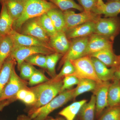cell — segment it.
I'll list each match as a JSON object with an SVG mask.
<instances>
[{
    "instance_id": "1",
    "label": "cell",
    "mask_w": 120,
    "mask_h": 120,
    "mask_svg": "<svg viewBox=\"0 0 120 120\" xmlns=\"http://www.w3.org/2000/svg\"><path fill=\"white\" fill-rule=\"evenodd\" d=\"M62 79L54 80L52 79L42 83L29 90L34 93L36 97L35 103L32 105L30 112L47 105L61 92L63 86Z\"/></svg>"
},
{
    "instance_id": "28",
    "label": "cell",
    "mask_w": 120,
    "mask_h": 120,
    "mask_svg": "<svg viewBox=\"0 0 120 120\" xmlns=\"http://www.w3.org/2000/svg\"><path fill=\"white\" fill-rule=\"evenodd\" d=\"M38 20L43 30L50 37H52L57 32L52 20L46 13L37 17Z\"/></svg>"
},
{
    "instance_id": "33",
    "label": "cell",
    "mask_w": 120,
    "mask_h": 120,
    "mask_svg": "<svg viewBox=\"0 0 120 120\" xmlns=\"http://www.w3.org/2000/svg\"><path fill=\"white\" fill-rule=\"evenodd\" d=\"M21 78L23 79H29L37 70L33 65L24 61L20 66Z\"/></svg>"
},
{
    "instance_id": "27",
    "label": "cell",
    "mask_w": 120,
    "mask_h": 120,
    "mask_svg": "<svg viewBox=\"0 0 120 120\" xmlns=\"http://www.w3.org/2000/svg\"><path fill=\"white\" fill-rule=\"evenodd\" d=\"M120 13V0L110 1L105 4L104 8L97 13L98 15H103L106 17L117 16Z\"/></svg>"
},
{
    "instance_id": "11",
    "label": "cell",
    "mask_w": 120,
    "mask_h": 120,
    "mask_svg": "<svg viewBox=\"0 0 120 120\" xmlns=\"http://www.w3.org/2000/svg\"><path fill=\"white\" fill-rule=\"evenodd\" d=\"M113 41L105 37L94 34L90 35L83 56L105 49L113 50Z\"/></svg>"
},
{
    "instance_id": "16",
    "label": "cell",
    "mask_w": 120,
    "mask_h": 120,
    "mask_svg": "<svg viewBox=\"0 0 120 120\" xmlns=\"http://www.w3.org/2000/svg\"><path fill=\"white\" fill-rule=\"evenodd\" d=\"M95 73L102 82L113 80L116 67L108 68V67L97 58L90 57Z\"/></svg>"
},
{
    "instance_id": "38",
    "label": "cell",
    "mask_w": 120,
    "mask_h": 120,
    "mask_svg": "<svg viewBox=\"0 0 120 120\" xmlns=\"http://www.w3.org/2000/svg\"><path fill=\"white\" fill-rule=\"evenodd\" d=\"M36 101V97L34 93L28 90L26 97L22 101L26 105H32L35 103Z\"/></svg>"
},
{
    "instance_id": "25",
    "label": "cell",
    "mask_w": 120,
    "mask_h": 120,
    "mask_svg": "<svg viewBox=\"0 0 120 120\" xmlns=\"http://www.w3.org/2000/svg\"><path fill=\"white\" fill-rule=\"evenodd\" d=\"M13 46L12 41L9 35L0 39V70L5 60L11 55Z\"/></svg>"
},
{
    "instance_id": "35",
    "label": "cell",
    "mask_w": 120,
    "mask_h": 120,
    "mask_svg": "<svg viewBox=\"0 0 120 120\" xmlns=\"http://www.w3.org/2000/svg\"><path fill=\"white\" fill-rule=\"evenodd\" d=\"M49 80L44 73L37 69L29 79L28 84L33 86L47 82Z\"/></svg>"
},
{
    "instance_id": "45",
    "label": "cell",
    "mask_w": 120,
    "mask_h": 120,
    "mask_svg": "<svg viewBox=\"0 0 120 120\" xmlns=\"http://www.w3.org/2000/svg\"><path fill=\"white\" fill-rule=\"evenodd\" d=\"M56 120H66L65 119L62 118H59L56 119Z\"/></svg>"
},
{
    "instance_id": "30",
    "label": "cell",
    "mask_w": 120,
    "mask_h": 120,
    "mask_svg": "<svg viewBox=\"0 0 120 120\" xmlns=\"http://www.w3.org/2000/svg\"><path fill=\"white\" fill-rule=\"evenodd\" d=\"M55 5L61 11H64L71 8L82 12L83 9L81 5L77 4L74 0H48Z\"/></svg>"
},
{
    "instance_id": "18",
    "label": "cell",
    "mask_w": 120,
    "mask_h": 120,
    "mask_svg": "<svg viewBox=\"0 0 120 120\" xmlns=\"http://www.w3.org/2000/svg\"><path fill=\"white\" fill-rule=\"evenodd\" d=\"M16 63L11 55L4 62L0 70V95L10 79L12 71Z\"/></svg>"
},
{
    "instance_id": "10",
    "label": "cell",
    "mask_w": 120,
    "mask_h": 120,
    "mask_svg": "<svg viewBox=\"0 0 120 120\" xmlns=\"http://www.w3.org/2000/svg\"><path fill=\"white\" fill-rule=\"evenodd\" d=\"M18 32L22 34L32 36L49 44L50 37L42 27L37 17L26 21Z\"/></svg>"
},
{
    "instance_id": "40",
    "label": "cell",
    "mask_w": 120,
    "mask_h": 120,
    "mask_svg": "<svg viewBox=\"0 0 120 120\" xmlns=\"http://www.w3.org/2000/svg\"><path fill=\"white\" fill-rule=\"evenodd\" d=\"M105 5V4L104 3L102 0H97V6L94 10L93 11V12L97 14L98 11L104 8Z\"/></svg>"
},
{
    "instance_id": "20",
    "label": "cell",
    "mask_w": 120,
    "mask_h": 120,
    "mask_svg": "<svg viewBox=\"0 0 120 120\" xmlns=\"http://www.w3.org/2000/svg\"><path fill=\"white\" fill-rule=\"evenodd\" d=\"M26 1L8 0L3 2L6 5L9 14L13 20V22L19 19L22 14Z\"/></svg>"
},
{
    "instance_id": "23",
    "label": "cell",
    "mask_w": 120,
    "mask_h": 120,
    "mask_svg": "<svg viewBox=\"0 0 120 120\" xmlns=\"http://www.w3.org/2000/svg\"><path fill=\"white\" fill-rule=\"evenodd\" d=\"M87 101L86 99L75 102L64 108L59 113L66 120H74L82 106Z\"/></svg>"
},
{
    "instance_id": "50",
    "label": "cell",
    "mask_w": 120,
    "mask_h": 120,
    "mask_svg": "<svg viewBox=\"0 0 120 120\" xmlns=\"http://www.w3.org/2000/svg\"></svg>"
},
{
    "instance_id": "39",
    "label": "cell",
    "mask_w": 120,
    "mask_h": 120,
    "mask_svg": "<svg viewBox=\"0 0 120 120\" xmlns=\"http://www.w3.org/2000/svg\"><path fill=\"white\" fill-rule=\"evenodd\" d=\"M28 90L29 88L27 89H22L20 90L16 95V98L21 101H23L28 92Z\"/></svg>"
},
{
    "instance_id": "49",
    "label": "cell",
    "mask_w": 120,
    "mask_h": 120,
    "mask_svg": "<svg viewBox=\"0 0 120 120\" xmlns=\"http://www.w3.org/2000/svg\"><path fill=\"white\" fill-rule=\"evenodd\" d=\"M1 38H0V39Z\"/></svg>"
},
{
    "instance_id": "29",
    "label": "cell",
    "mask_w": 120,
    "mask_h": 120,
    "mask_svg": "<svg viewBox=\"0 0 120 120\" xmlns=\"http://www.w3.org/2000/svg\"><path fill=\"white\" fill-rule=\"evenodd\" d=\"M63 56V54L57 52L46 56V69L52 79H53L56 75V65L60 58Z\"/></svg>"
},
{
    "instance_id": "22",
    "label": "cell",
    "mask_w": 120,
    "mask_h": 120,
    "mask_svg": "<svg viewBox=\"0 0 120 120\" xmlns=\"http://www.w3.org/2000/svg\"><path fill=\"white\" fill-rule=\"evenodd\" d=\"M46 13L52 20L57 32H65V21L62 11L57 8H55L49 10Z\"/></svg>"
},
{
    "instance_id": "26",
    "label": "cell",
    "mask_w": 120,
    "mask_h": 120,
    "mask_svg": "<svg viewBox=\"0 0 120 120\" xmlns=\"http://www.w3.org/2000/svg\"><path fill=\"white\" fill-rule=\"evenodd\" d=\"M75 88L74 93V99L80 95L88 91H93L95 89L98 83L92 80L87 79H80Z\"/></svg>"
},
{
    "instance_id": "32",
    "label": "cell",
    "mask_w": 120,
    "mask_h": 120,
    "mask_svg": "<svg viewBox=\"0 0 120 120\" xmlns=\"http://www.w3.org/2000/svg\"><path fill=\"white\" fill-rule=\"evenodd\" d=\"M46 60L45 55L37 54L30 56L26 58L24 61L32 65H37L46 69Z\"/></svg>"
},
{
    "instance_id": "34",
    "label": "cell",
    "mask_w": 120,
    "mask_h": 120,
    "mask_svg": "<svg viewBox=\"0 0 120 120\" xmlns=\"http://www.w3.org/2000/svg\"><path fill=\"white\" fill-rule=\"evenodd\" d=\"M75 71V67L71 61L67 60L64 63L63 67L60 73L56 75L54 78L52 79L54 80L62 79L66 76L72 75Z\"/></svg>"
},
{
    "instance_id": "46",
    "label": "cell",
    "mask_w": 120,
    "mask_h": 120,
    "mask_svg": "<svg viewBox=\"0 0 120 120\" xmlns=\"http://www.w3.org/2000/svg\"><path fill=\"white\" fill-rule=\"evenodd\" d=\"M7 0H0V3L1 4H2V3H3V2Z\"/></svg>"
},
{
    "instance_id": "51",
    "label": "cell",
    "mask_w": 120,
    "mask_h": 120,
    "mask_svg": "<svg viewBox=\"0 0 120 120\" xmlns=\"http://www.w3.org/2000/svg\"></svg>"
},
{
    "instance_id": "48",
    "label": "cell",
    "mask_w": 120,
    "mask_h": 120,
    "mask_svg": "<svg viewBox=\"0 0 120 120\" xmlns=\"http://www.w3.org/2000/svg\"><path fill=\"white\" fill-rule=\"evenodd\" d=\"M77 120H79V119H77Z\"/></svg>"
},
{
    "instance_id": "13",
    "label": "cell",
    "mask_w": 120,
    "mask_h": 120,
    "mask_svg": "<svg viewBox=\"0 0 120 120\" xmlns=\"http://www.w3.org/2000/svg\"><path fill=\"white\" fill-rule=\"evenodd\" d=\"M8 35L12 41L13 45L43 46L51 47L49 43L40 41L32 36L22 34L14 30H12Z\"/></svg>"
},
{
    "instance_id": "47",
    "label": "cell",
    "mask_w": 120,
    "mask_h": 120,
    "mask_svg": "<svg viewBox=\"0 0 120 120\" xmlns=\"http://www.w3.org/2000/svg\"><path fill=\"white\" fill-rule=\"evenodd\" d=\"M110 0L111 1H118L119 0Z\"/></svg>"
},
{
    "instance_id": "42",
    "label": "cell",
    "mask_w": 120,
    "mask_h": 120,
    "mask_svg": "<svg viewBox=\"0 0 120 120\" xmlns=\"http://www.w3.org/2000/svg\"><path fill=\"white\" fill-rule=\"evenodd\" d=\"M114 80L120 81V64L116 67L114 76L113 80Z\"/></svg>"
},
{
    "instance_id": "9",
    "label": "cell",
    "mask_w": 120,
    "mask_h": 120,
    "mask_svg": "<svg viewBox=\"0 0 120 120\" xmlns=\"http://www.w3.org/2000/svg\"><path fill=\"white\" fill-rule=\"evenodd\" d=\"M90 36L72 39L68 52L62 57L60 63V67L67 60H76L83 56L86 48Z\"/></svg>"
},
{
    "instance_id": "3",
    "label": "cell",
    "mask_w": 120,
    "mask_h": 120,
    "mask_svg": "<svg viewBox=\"0 0 120 120\" xmlns=\"http://www.w3.org/2000/svg\"><path fill=\"white\" fill-rule=\"evenodd\" d=\"M75 90V88L62 91L47 105L30 112V118L34 120H45L54 110L74 99Z\"/></svg>"
},
{
    "instance_id": "2",
    "label": "cell",
    "mask_w": 120,
    "mask_h": 120,
    "mask_svg": "<svg viewBox=\"0 0 120 120\" xmlns=\"http://www.w3.org/2000/svg\"><path fill=\"white\" fill-rule=\"evenodd\" d=\"M55 8L57 7L52 2L45 0H26L22 14L13 22V30L18 32L23 24L28 19L40 16Z\"/></svg>"
},
{
    "instance_id": "21",
    "label": "cell",
    "mask_w": 120,
    "mask_h": 120,
    "mask_svg": "<svg viewBox=\"0 0 120 120\" xmlns=\"http://www.w3.org/2000/svg\"><path fill=\"white\" fill-rule=\"evenodd\" d=\"M96 98L93 94L88 103L82 106L79 113V120H94Z\"/></svg>"
},
{
    "instance_id": "5",
    "label": "cell",
    "mask_w": 120,
    "mask_h": 120,
    "mask_svg": "<svg viewBox=\"0 0 120 120\" xmlns=\"http://www.w3.org/2000/svg\"><path fill=\"white\" fill-rule=\"evenodd\" d=\"M75 68L72 75L79 79H87L92 80L98 83L102 82L97 76L90 57L84 56L74 60H70Z\"/></svg>"
},
{
    "instance_id": "17",
    "label": "cell",
    "mask_w": 120,
    "mask_h": 120,
    "mask_svg": "<svg viewBox=\"0 0 120 120\" xmlns=\"http://www.w3.org/2000/svg\"><path fill=\"white\" fill-rule=\"evenodd\" d=\"M89 56L97 58L108 67H116L120 64V56L115 54L113 50H103Z\"/></svg>"
},
{
    "instance_id": "15",
    "label": "cell",
    "mask_w": 120,
    "mask_h": 120,
    "mask_svg": "<svg viewBox=\"0 0 120 120\" xmlns=\"http://www.w3.org/2000/svg\"><path fill=\"white\" fill-rule=\"evenodd\" d=\"M49 45L56 52L63 56L69 49L71 41L66 35L65 32L58 31L55 35L50 38Z\"/></svg>"
},
{
    "instance_id": "43",
    "label": "cell",
    "mask_w": 120,
    "mask_h": 120,
    "mask_svg": "<svg viewBox=\"0 0 120 120\" xmlns=\"http://www.w3.org/2000/svg\"><path fill=\"white\" fill-rule=\"evenodd\" d=\"M16 120H32L29 117L25 115H20L18 116Z\"/></svg>"
},
{
    "instance_id": "8",
    "label": "cell",
    "mask_w": 120,
    "mask_h": 120,
    "mask_svg": "<svg viewBox=\"0 0 120 120\" xmlns=\"http://www.w3.org/2000/svg\"><path fill=\"white\" fill-rule=\"evenodd\" d=\"M15 67L12 71L10 79L0 95V101L16 98V95L19 91L29 88L27 82L20 77L16 72Z\"/></svg>"
},
{
    "instance_id": "44",
    "label": "cell",
    "mask_w": 120,
    "mask_h": 120,
    "mask_svg": "<svg viewBox=\"0 0 120 120\" xmlns=\"http://www.w3.org/2000/svg\"><path fill=\"white\" fill-rule=\"evenodd\" d=\"M45 120H56V119L52 118V117H49V118H46Z\"/></svg>"
},
{
    "instance_id": "36",
    "label": "cell",
    "mask_w": 120,
    "mask_h": 120,
    "mask_svg": "<svg viewBox=\"0 0 120 120\" xmlns=\"http://www.w3.org/2000/svg\"><path fill=\"white\" fill-rule=\"evenodd\" d=\"M64 77L63 80V84L61 92L65 90L71 89L73 86L77 85L79 82V79L72 75L66 76Z\"/></svg>"
},
{
    "instance_id": "6",
    "label": "cell",
    "mask_w": 120,
    "mask_h": 120,
    "mask_svg": "<svg viewBox=\"0 0 120 120\" xmlns=\"http://www.w3.org/2000/svg\"><path fill=\"white\" fill-rule=\"evenodd\" d=\"M55 52H56L50 47L13 45L11 55L17 62L19 69L22 63L30 56L37 54L47 56Z\"/></svg>"
},
{
    "instance_id": "31",
    "label": "cell",
    "mask_w": 120,
    "mask_h": 120,
    "mask_svg": "<svg viewBox=\"0 0 120 120\" xmlns=\"http://www.w3.org/2000/svg\"><path fill=\"white\" fill-rule=\"evenodd\" d=\"M98 120H120V105L109 107Z\"/></svg>"
},
{
    "instance_id": "14",
    "label": "cell",
    "mask_w": 120,
    "mask_h": 120,
    "mask_svg": "<svg viewBox=\"0 0 120 120\" xmlns=\"http://www.w3.org/2000/svg\"><path fill=\"white\" fill-rule=\"evenodd\" d=\"M95 22H90L75 27L65 31L68 39L90 36L94 34Z\"/></svg>"
},
{
    "instance_id": "24",
    "label": "cell",
    "mask_w": 120,
    "mask_h": 120,
    "mask_svg": "<svg viewBox=\"0 0 120 120\" xmlns=\"http://www.w3.org/2000/svg\"><path fill=\"white\" fill-rule=\"evenodd\" d=\"M113 81L108 90V102L109 107L120 105V81Z\"/></svg>"
},
{
    "instance_id": "19",
    "label": "cell",
    "mask_w": 120,
    "mask_h": 120,
    "mask_svg": "<svg viewBox=\"0 0 120 120\" xmlns=\"http://www.w3.org/2000/svg\"><path fill=\"white\" fill-rule=\"evenodd\" d=\"M0 13V37L8 35L13 30V21L11 19L4 3H2Z\"/></svg>"
},
{
    "instance_id": "4",
    "label": "cell",
    "mask_w": 120,
    "mask_h": 120,
    "mask_svg": "<svg viewBox=\"0 0 120 120\" xmlns=\"http://www.w3.org/2000/svg\"><path fill=\"white\" fill-rule=\"evenodd\" d=\"M120 32V19L117 16L101 18L95 22L94 34L105 37L113 41Z\"/></svg>"
},
{
    "instance_id": "7",
    "label": "cell",
    "mask_w": 120,
    "mask_h": 120,
    "mask_svg": "<svg viewBox=\"0 0 120 120\" xmlns=\"http://www.w3.org/2000/svg\"><path fill=\"white\" fill-rule=\"evenodd\" d=\"M65 23V32L67 30L80 24L90 22H95L100 18V15L92 12H87L83 11L76 13L69 10L63 11Z\"/></svg>"
},
{
    "instance_id": "12",
    "label": "cell",
    "mask_w": 120,
    "mask_h": 120,
    "mask_svg": "<svg viewBox=\"0 0 120 120\" xmlns=\"http://www.w3.org/2000/svg\"><path fill=\"white\" fill-rule=\"evenodd\" d=\"M110 84L109 81L102 82L98 83L93 91L96 98L95 114L97 118L100 117L105 108L109 106L108 92Z\"/></svg>"
},
{
    "instance_id": "37",
    "label": "cell",
    "mask_w": 120,
    "mask_h": 120,
    "mask_svg": "<svg viewBox=\"0 0 120 120\" xmlns=\"http://www.w3.org/2000/svg\"><path fill=\"white\" fill-rule=\"evenodd\" d=\"M83 11L87 12H92L97 6V0H78Z\"/></svg>"
},
{
    "instance_id": "41",
    "label": "cell",
    "mask_w": 120,
    "mask_h": 120,
    "mask_svg": "<svg viewBox=\"0 0 120 120\" xmlns=\"http://www.w3.org/2000/svg\"><path fill=\"white\" fill-rule=\"evenodd\" d=\"M15 99V98H13L0 101V111H1L5 106L11 103V102L12 101Z\"/></svg>"
}]
</instances>
